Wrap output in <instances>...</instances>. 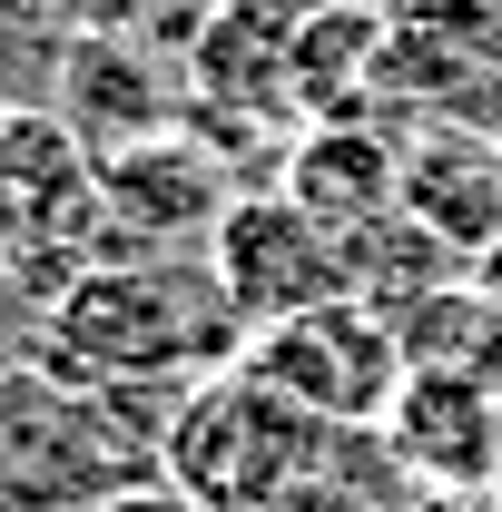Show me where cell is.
<instances>
[{
    "instance_id": "obj_1",
    "label": "cell",
    "mask_w": 502,
    "mask_h": 512,
    "mask_svg": "<svg viewBox=\"0 0 502 512\" xmlns=\"http://www.w3.org/2000/svg\"><path fill=\"white\" fill-rule=\"evenodd\" d=\"M247 355V325L227 316L217 276L178 256H119L69 276L40 316L30 365L79 394H188Z\"/></svg>"
},
{
    "instance_id": "obj_2",
    "label": "cell",
    "mask_w": 502,
    "mask_h": 512,
    "mask_svg": "<svg viewBox=\"0 0 502 512\" xmlns=\"http://www.w3.org/2000/svg\"><path fill=\"white\" fill-rule=\"evenodd\" d=\"M335 444H345V434H325L315 414H296V404L237 355L227 375L188 384V394L168 404L158 473H168L197 512H286L306 483H325Z\"/></svg>"
},
{
    "instance_id": "obj_3",
    "label": "cell",
    "mask_w": 502,
    "mask_h": 512,
    "mask_svg": "<svg viewBox=\"0 0 502 512\" xmlns=\"http://www.w3.org/2000/svg\"><path fill=\"white\" fill-rule=\"evenodd\" d=\"M247 365L276 384L296 414H315L325 434H384V414H394V394H404V345H394V325H384L375 306H355V296L247 335Z\"/></svg>"
},
{
    "instance_id": "obj_4",
    "label": "cell",
    "mask_w": 502,
    "mask_h": 512,
    "mask_svg": "<svg viewBox=\"0 0 502 512\" xmlns=\"http://www.w3.org/2000/svg\"><path fill=\"white\" fill-rule=\"evenodd\" d=\"M207 276H217L227 316L247 325V335L355 296V286H345V247H335L286 188H237V207H227L217 237H207Z\"/></svg>"
},
{
    "instance_id": "obj_5",
    "label": "cell",
    "mask_w": 502,
    "mask_h": 512,
    "mask_svg": "<svg viewBox=\"0 0 502 512\" xmlns=\"http://www.w3.org/2000/svg\"><path fill=\"white\" fill-rule=\"evenodd\" d=\"M296 30L306 0H217L188 30V99L197 119H296Z\"/></svg>"
},
{
    "instance_id": "obj_6",
    "label": "cell",
    "mask_w": 502,
    "mask_h": 512,
    "mask_svg": "<svg viewBox=\"0 0 502 512\" xmlns=\"http://www.w3.org/2000/svg\"><path fill=\"white\" fill-rule=\"evenodd\" d=\"M375 444L394 453V473L414 493H493V473H502V384L404 365V394H394Z\"/></svg>"
},
{
    "instance_id": "obj_7",
    "label": "cell",
    "mask_w": 502,
    "mask_h": 512,
    "mask_svg": "<svg viewBox=\"0 0 502 512\" xmlns=\"http://www.w3.org/2000/svg\"><path fill=\"white\" fill-rule=\"evenodd\" d=\"M99 207H109V247L119 256H158L168 237H217L237 188L207 158V138H188V119H178L168 138H138L119 158H99Z\"/></svg>"
},
{
    "instance_id": "obj_8",
    "label": "cell",
    "mask_w": 502,
    "mask_h": 512,
    "mask_svg": "<svg viewBox=\"0 0 502 512\" xmlns=\"http://www.w3.org/2000/svg\"><path fill=\"white\" fill-rule=\"evenodd\" d=\"M394 217L424 227L453 266H483L502 256V138L483 128H404V188Z\"/></svg>"
},
{
    "instance_id": "obj_9",
    "label": "cell",
    "mask_w": 502,
    "mask_h": 512,
    "mask_svg": "<svg viewBox=\"0 0 502 512\" xmlns=\"http://www.w3.org/2000/svg\"><path fill=\"white\" fill-rule=\"evenodd\" d=\"M178 119H188L178 89L158 79V60H148L128 30H79L60 50V128L89 158H119L138 138H168Z\"/></svg>"
},
{
    "instance_id": "obj_10",
    "label": "cell",
    "mask_w": 502,
    "mask_h": 512,
    "mask_svg": "<svg viewBox=\"0 0 502 512\" xmlns=\"http://www.w3.org/2000/svg\"><path fill=\"white\" fill-rule=\"evenodd\" d=\"M394 188H404V128L394 119H355V128H306L296 158H286V197L306 207L315 227L345 247L394 217Z\"/></svg>"
},
{
    "instance_id": "obj_11",
    "label": "cell",
    "mask_w": 502,
    "mask_h": 512,
    "mask_svg": "<svg viewBox=\"0 0 502 512\" xmlns=\"http://www.w3.org/2000/svg\"><path fill=\"white\" fill-rule=\"evenodd\" d=\"M384 40H394V0H306V30H296V119L306 128L384 119V89H375Z\"/></svg>"
},
{
    "instance_id": "obj_12",
    "label": "cell",
    "mask_w": 502,
    "mask_h": 512,
    "mask_svg": "<svg viewBox=\"0 0 502 512\" xmlns=\"http://www.w3.org/2000/svg\"><path fill=\"white\" fill-rule=\"evenodd\" d=\"M394 325V345H404V365H424V375H483L502 384V306L483 296V276H453L434 296H414Z\"/></svg>"
},
{
    "instance_id": "obj_13",
    "label": "cell",
    "mask_w": 502,
    "mask_h": 512,
    "mask_svg": "<svg viewBox=\"0 0 502 512\" xmlns=\"http://www.w3.org/2000/svg\"><path fill=\"white\" fill-rule=\"evenodd\" d=\"M89 512H197L168 473H148V483H128V493H109V503H89Z\"/></svg>"
},
{
    "instance_id": "obj_14",
    "label": "cell",
    "mask_w": 502,
    "mask_h": 512,
    "mask_svg": "<svg viewBox=\"0 0 502 512\" xmlns=\"http://www.w3.org/2000/svg\"><path fill=\"white\" fill-rule=\"evenodd\" d=\"M286 512H394V503H375V493H345V483L325 473V483H306V493H296Z\"/></svg>"
},
{
    "instance_id": "obj_15",
    "label": "cell",
    "mask_w": 502,
    "mask_h": 512,
    "mask_svg": "<svg viewBox=\"0 0 502 512\" xmlns=\"http://www.w3.org/2000/svg\"><path fill=\"white\" fill-rule=\"evenodd\" d=\"M394 512H502L493 493H404Z\"/></svg>"
},
{
    "instance_id": "obj_16",
    "label": "cell",
    "mask_w": 502,
    "mask_h": 512,
    "mask_svg": "<svg viewBox=\"0 0 502 512\" xmlns=\"http://www.w3.org/2000/svg\"><path fill=\"white\" fill-rule=\"evenodd\" d=\"M473 276H483V296H493V306H502V256H483V266H473Z\"/></svg>"
},
{
    "instance_id": "obj_17",
    "label": "cell",
    "mask_w": 502,
    "mask_h": 512,
    "mask_svg": "<svg viewBox=\"0 0 502 512\" xmlns=\"http://www.w3.org/2000/svg\"><path fill=\"white\" fill-rule=\"evenodd\" d=\"M10 119H20V109H10V99H0V138H10Z\"/></svg>"
},
{
    "instance_id": "obj_18",
    "label": "cell",
    "mask_w": 502,
    "mask_h": 512,
    "mask_svg": "<svg viewBox=\"0 0 502 512\" xmlns=\"http://www.w3.org/2000/svg\"><path fill=\"white\" fill-rule=\"evenodd\" d=\"M493 503H502V473H493Z\"/></svg>"
},
{
    "instance_id": "obj_19",
    "label": "cell",
    "mask_w": 502,
    "mask_h": 512,
    "mask_svg": "<svg viewBox=\"0 0 502 512\" xmlns=\"http://www.w3.org/2000/svg\"><path fill=\"white\" fill-rule=\"evenodd\" d=\"M483 10H502V0H483Z\"/></svg>"
},
{
    "instance_id": "obj_20",
    "label": "cell",
    "mask_w": 502,
    "mask_h": 512,
    "mask_svg": "<svg viewBox=\"0 0 502 512\" xmlns=\"http://www.w3.org/2000/svg\"><path fill=\"white\" fill-rule=\"evenodd\" d=\"M0 256H10V247H0Z\"/></svg>"
}]
</instances>
